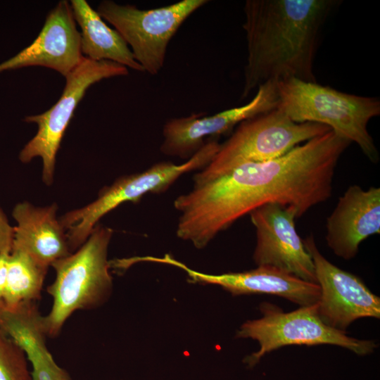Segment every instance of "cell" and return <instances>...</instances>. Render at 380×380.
Instances as JSON below:
<instances>
[{
	"label": "cell",
	"instance_id": "1",
	"mask_svg": "<svg viewBox=\"0 0 380 380\" xmlns=\"http://www.w3.org/2000/svg\"><path fill=\"white\" fill-rule=\"evenodd\" d=\"M351 143L330 130L285 155L247 163L193 188L174 201L176 234L201 249L246 215L268 203L301 217L328 200L338 162Z\"/></svg>",
	"mask_w": 380,
	"mask_h": 380
},
{
	"label": "cell",
	"instance_id": "2",
	"mask_svg": "<svg viewBox=\"0 0 380 380\" xmlns=\"http://www.w3.org/2000/svg\"><path fill=\"white\" fill-rule=\"evenodd\" d=\"M336 0H247V59L241 99L268 82H316L313 65L322 29Z\"/></svg>",
	"mask_w": 380,
	"mask_h": 380
},
{
	"label": "cell",
	"instance_id": "3",
	"mask_svg": "<svg viewBox=\"0 0 380 380\" xmlns=\"http://www.w3.org/2000/svg\"><path fill=\"white\" fill-rule=\"evenodd\" d=\"M277 108L293 121L315 122L329 127L355 143L372 163L379 155L367 125L380 115V100L340 91L317 82L290 78L277 82Z\"/></svg>",
	"mask_w": 380,
	"mask_h": 380
},
{
	"label": "cell",
	"instance_id": "4",
	"mask_svg": "<svg viewBox=\"0 0 380 380\" xmlns=\"http://www.w3.org/2000/svg\"><path fill=\"white\" fill-rule=\"evenodd\" d=\"M113 233L110 228L96 225L76 251L51 265L56 278L47 287L53 301L43 316L46 336H58L75 312L96 308L109 298L113 279L108 248Z\"/></svg>",
	"mask_w": 380,
	"mask_h": 380
},
{
	"label": "cell",
	"instance_id": "5",
	"mask_svg": "<svg viewBox=\"0 0 380 380\" xmlns=\"http://www.w3.org/2000/svg\"><path fill=\"white\" fill-rule=\"evenodd\" d=\"M331 130L315 122L293 121L280 109L246 120L223 144L212 160L194 176V184L222 175L247 163L279 158L296 146Z\"/></svg>",
	"mask_w": 380,
	"mask_h": 380
},
{
	"label": "cell",
	"instance_id": "6",
	"mask_svg": "<svg viewBox=\"0 0 380 380\" xmlns=\"http://www.w3.org/2000/svg\"><path fill=\"white\" fill-rule=\"evenodd\" d=\"M220 146L217 141L211 140L183 163L159 162L143 172L119 177L102 189L96 200L66 213L59 220L66 232L70 252L86 241L105 215L125 202H138L147 194L165 191L182 175L205 167Z\"/></svg>",
	"mask_w": 380,
	"mask_h": 380
},
{
	"label": "cell",
	"instance_id": "7",
	"mask_svg": "<svg viewBox=\"0 0 380 380\" xmlns=\"http://www.w3.org/2000/svg\"><path fill=\"white\" fill-rule=\"evenodd\" d=\"M260 310L262 316L245 322L236 334V338H250L259 344V350L243 360L250 367L268 353L286 346L329 344L359 355L371 354L377 347L372 341L348 336L325 324L319 316L317 303L289 312L273 304L262 303Z\"/></svg>",
	"mask_w": 380,
	"mask_h": 380
},
{
	"label": "cell",
	"instance_id": "8",
	"mask_svg": "<svg viewBox=\"0 0 380 380\" xmlns=\"http://www.w3.org/2000/svg\"><path fill=\"white\" fill-rule=\"evenodd\" d=\"M208 0H182L168 6L139 9L102 1L96 8L122 37L144 72L156 75L164 66L170 41L182 24Z\"/></svg>",
	"mask_w": 380,
	"mask_h": 380
},
{
	"label": "cell",
	"instance_id": "9",
	"mask_svg": "<svg viewBox=\"0 0 380 380\" xmlns=\"http://www.w3.org/2000/svg\"><path fill=\"white\" fill-rule=\"evenodd\" d=\"M129 73L128 68L110 61H96L82 57L65 77V84L57 102L43 113L28 115L26 122L35 123L37 132L23 148L19 159L27 163L36 157L42 160V180L50 185L53 180L56 157L61 140L76 108L87 90L99 81Z\"/></svg>",
	"mask_w": 380,
	"mask_h": 380
},
{
	"label": "cell",
	"instance_id": "10",
	"mask_svg": "<svg viewBox=\"0 0 380 380\" xmlns=\"http://www.w3.org/2000/svg\"><path fill=\"white\" fill-rule=\"evenodd\" d=\"M320 288L318 314L327 326L346 333L355 320L380 318V298L356 275L336 267L319 252L312 236L304 241Z\"/></svg>",
	"mask_w": 380,
	"mask_h": 380
},
{
	"label": "cell",
	"instance_id": "11",
	"mask_svg": "<svg viewBox=\"0 0 380 380\" xmlns=\"http://www.w3.org/2000/svg\"><path fill=\"white\" fill-rule=\"evenodd\" d=\"M256 245L253 259L258 266L276 268L305 281L316 283L314 264L297 233L296 210L277 203L259 207L250 214Z\"/></svg>",
	"mask_w": 380,
	"mask_h": 380
},
{
	"label": "cell",
	"instance_id": "12",
	"mask_svg": "<svg viewBox=\"0 0 380 380\" xmlns=\"http://www.w3.org/2000/svg\"><path fill=\"white\" fill-rule=\"evenodd\" d=\"M277 102V82H268L259 86L245 105L212 115L192 114L172 118L163 125L160 151L167 156L189 159L205 145L207 137L225 134L241 122L274 109Z\"/></svg>",
	"mask_w": 380,
	"mask_h": 380
},
{
	"label": "cell",
	"instance_id": "13",
	"mask_svg": "<svg viewBox=\"0 0 380 380\" xmlns=\"http://www.w3.org/2000/svg\"><path fill=\"white\" fill-rule=\"evenodd\" d=\"M142 260L176 267L185 272L191 282L218 285L233 296L274 295L300 307L317 303L320 296L317 284L305 281L272 267L258 266L254 270L241 272L209 274L189 268L169 254L162 258L144 256Z\"/></svg>",
	"mask_w": 380,
	"mask_h": 380
},
{
	"label": "cell",
	"instance_id": "14",
	"mask_svg": "<svg viewBox=\"0 0 380 380\" xmlns=\"http://www.w3.org/2000/svg\"><path fill=\"white\" fill-rule=\"evenodd\" d=\"M83 57L80 33L70 2L60 1L49 13L36 39L12 58L0 63V73L30 66L52 69L65 77Z\"/></svg>",
	"mask_w": 380,
	"mask_h": 380
},
{
	"label": "cell",
	"instance_id": "15",
	"mask_svg": "<svg viewBox=\"0 0 380 380\" xmlns=\"http://www.w3.org/2000/svg\"><path fill=\"white\" fill-rule=\"evenodd\" d=\"M380 234V189L350 186L326 222V242L337 256L350 260L360 243Z\"/></svg>",
	"mask_w": 380,
	"mask_h": 380
},
{
	"label": "cell",
	"instance_id": "16",
	"mask_svg": "<svg viewBox=\"0 0 380 380\" xmlns=\"http://www.w3.org/2000/svg\"><path fill=\"white\" fill-rule=\"evenodd\" d=\"M56 211L55 203L45 207L34 206L27 201L16 204L12 211L16 222L12 250L27 253L47 268L71 253Z\"/></svg>",
	"mask_w": 380,
	"mask_h": 380
},
{
	"label": "cell",
	"instance_id": "17",
	"mask_svg": "<svg viewBox=\"0 0 380 380\" xmlns=\"http://www.w3.org/2000/svg\"><path fill=\"white\" fill-rule=\"evenodd\" d=\"M75 22L80 27V46L84 57L92 61H110L144 72L120 33L108 27L85 0L70 1Z\"/></svg>",
	"mask_w": 380,
	"mask_h": 380
},
{
	"label": "cell",
	"instance_id": "18",
	"mask_svg": "<svg viewBox=\"0 0 380 380\" xmlns=\"http://www.w3.org/2000/svg\"><path fill=\"white\" fill-rule=\"evenodd\" d=\"M47 270L27 253L12 250L8 260L3 307L14 310L25 303H36L41 296Z\"/></svg>",
	"mask_w": 380,
	"mask_h": 380
},
{
	"label": "cell",
	"instance_id": "19",
	"mask_svg": "<svg viewBox=\"0 0 380 380\" xmlns=\"http://www.w3.org/2000/svg\"><path fill=\"white\" fill-rule=\"evenodd\" d=\"M0 329L24 352L29 361L49 353L43 316L36 303H25L14 310L1 306Z\"/></svg>",
	"mask_w": 380,
	"mask_h": 380
},
{
	"label": "cell",
	"instance_id": "20",
	"mask_svg": "<svg viewBox=\"0 0 380 380\" xmlns=\"http://www.w3.org/2000/svg\"><path fill=\"white\" fill-rule=\"evenodd\" d=\"M24 352L0 329V380H30Z\"/></svg>",
	"mask_w": 380,
	"mask_h": 380
},
{
	"label": "cell",
	"instance_id": "21",
	"mask_svg": "<svg viewBox=\"0 0 380 380\" xmlns=\"http://www.w3.org/2000/svg\"><path fill=\"white\" fill-rule=\"evenodd\" d=\"M30 380H72L70 374L54 360L51 353L31 361Z\"/></svg>",
	"mask_w": 380,
	"mask_h": 380
},
{
	"label": "cell",
	"instance_id": "22",
	"mask_svg": "<svg viewBox=\"0 0 380 380\" xmlns=\"http://www.w3.org/2000/svg\"><path fill=\"white\" fill-rule=\"evenodd\" d=\"M14 236L13 227L0 206V253L9 254L12 250Z\"/></svg>",
	"mask_w": 380,
	"mask_h": 380
},
{
	"label": "cell",
	"instance_id": "23",
	"mask_svg": "<svg viewBox=\"0 0 380 380\" xmlns=\"http://www.w3.org/2000/svg\"><path fill=\"white\" fill-rule=\"evenodd\" d=\"M9 254L0 253V307L3 306V298L6 283Z\"/></svg>",
	"mask_w": 380,
	"mask_h": 380
}]
</instances>
